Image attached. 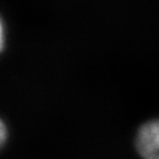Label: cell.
Listing matches in <instances>:
<instances>
[{"label": "cell", "instance_id": "cell-3", "mask_svg": "<svg viewBox=\"0 0 159 159\" xmlns=\"http://www.w3.org/2000/svg\"><path fill=\"white\" fill-rule=\"evenodd\" d=\"M4 40H5L4 25H2V21H1V19H0V51L2 50V46H4Z\"/></svg>", "mask_w": 159, "mask_h": 159}, {"label": "cell", "instance_id": "cell-4", "mask_svg": "<svg viewBox=\"0 0 159 159\" xmlns=\"http://www.w3.org/2000/svg\"><path fill=\"white\" fill-rule=\"evenodd\" d=\"M152 159H159V154H158V156H156V157H153Z\"/></svg>", "mask_w": 159, "mask_h": 159}, {"label": "cell", "instance_id": "cell-2", "mask_svg": "<svg viewBox=\"0 0 159 159\" xmlns=\"http://www.w3.org/2000/svg\"><path fill=\"white\" fill-rule=\"evenodd\" d=\"M6 138H7V131H6L5 124L0 120V148L4 146V144L6 142Z\"/></svg>", "mask_w": 159, "mask_h": 159}, {"label": "cell", "instance_id": "cell-1", "mask_svg": "<svg viewBox=\"0 0 159 159\" xmlns=\"http://www.w3.org/2000/svg\"><path fill=\"white\" fill-rule=\"evenodd\" d=\"M137 150L144 159H152L159 154V119L148 121L138 132Z\"/></svg>", "mask_w": 159, "mask_h": 159}]
</instances>
